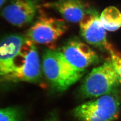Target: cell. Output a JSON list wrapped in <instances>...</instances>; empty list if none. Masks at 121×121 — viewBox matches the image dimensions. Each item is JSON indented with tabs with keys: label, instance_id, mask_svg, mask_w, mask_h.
<instances>
[{
	"label": "cell",
	"instance_id": "cell-1",
	"mask_svg": "<svg viewBox=\"0 0 121 121\" xmlns=\"http://www.w3.org/2000/svg\"><path fill=\"white\" fill-rule=\"evenodd\" d=\"M41 68L35 43L26 36L11 34L0 39V83L38 82Z\"/></svg>",
	"mask_w": 121,
	"mask_h": 121
},
{
	"label": "cell",
	"instance_id": "cell-2",
	"mask_svg": "<svg viewBox=\"0 0 121 121\" xmlns=\"http://www.w3.org/2000/svg\"><path fill=\"white\" fill-rule=\"evenodd\" d=\"M42 70L52 87L58 91L67 90L78 81L85 72L71 65L60 50L51 49L43 53Z\"/></svg>",
	"mask_w": 121,
	"mask_h": 121
},
{
	"label": "cell",
	"instance_id": "cell-3",
	"mask_svg": "<svg viewBox=\"0 0 121 121\" xmlns=\"http://www.w3.org/2000/svg\"><path fill=\"white\" fill-rule=\"evenodd\" d=\"M80 104L73 109L79 121H115L119 116L121 96L117 91Z\"/></svg>",
	"mask_w": 121,
	"mask_h": 121
},
{
	"label": "cell",
	"instance_id": "cell-4",
	"mask_svg": "<svg viewBox=\"0 0 121 121\" xmlns=\"http://www.w3.org/2000/svg\"><path fill=\"white\" fill-rule=\"evenodd\" d=\"M120 84L110 59L92 70L85 78L79 89L84 98H97L115 91Z\"/></svg>",
	"mask_w": 121,
	"mask_h": 121
},
{
	"label": "cell",
	"instance_id": "cell-5",
	"mask_svg": "<svg viewBox=\"0 0 121 121\" xmlns=\"http://www.w3.org/2000/svg\"><path fill=\"white\" fill-rule=\"evenodd\" d=\"M68 28L64 20L43 15L30 26L26 36L34 43L45 45L50 49H54L56 41Z\"/></svg>",
	"mask_w": 121,
	"mask_h": 121
},
{
	"label": "cell",
	"instance_id": "cell-6",
	"mask_svg": "<svg viewBox=\"0 0 121 121\" xmlns=\"http://www.w3.org/2000/svg\"><path fill=\"white\" fill-rule=\"evenodd\" d=\"M80 34L87 43L108 53L114 47L107 39L99 13L90 7L79 22Z\"/></svg>",
	"mask_w": 121,
	"mask_h": 121
},
{
	"label": "cell",
	"instance_id": "cell-7",
	"mask_svg": "<svg viewBox=\"0 0 121 121\" xmlns=\"http://www.w3.org/2000/svg\"><path fill=\"white\" fill-rule=\"evenodd\" d=\"M60 51L71 65L80 70L85 71L99 60V56L94 50L77 38L67 41Z\"/></svg>",
	"mask_w": 121,
	"mask_h": 121
},
{
	"label": "cell",
	"instance_id": "cell-8",
	"mask_svg": "<svg viewBox=\"0 0 121 121\" xmlns=\"http://www.w3.org/2000/svg\"><path fill=\"white\" fill-rule=\"evenodd\" d=\"M38 7V0H13L3 9L1 15L11 24L22 27L33 20Z\"/></svg>",
	"mask_w": 121,
	"mask_h": 121
},
{
	"label": "cell",
	"instance_id": "cell-9",
	"mask_svg": "<svg viewBox=\"0 0 121 121\" xmlns=\"http://www.w3.org/2000/svg\"><path fill=\"white\" fill-rule=\"evenodd\" d=\"M46 6L54 9L65 20L71 22H80L90 8L82 0H58L46 4Z\"/></svg>",
	"mask_w": 121,
	"mask_h": 121
},
{
	"label": "cell",
	"instance_id": "cell-10",
	"mask_svg": "<svg viewBox=\"0 0 121 121\" xmlns=\"http://www.w3.org/2000/svg\"><path fill=\"white\" fill-rule=\"evenodd\" d=\"M101 22L104 29L110 31L117 30L121 26V13L114 6L104 9L99 16Z\"/></svg>",
	"mask_w": 121,
	"mask_h": 121
},
{
	"label": "cell",
	"instance_id": "cell-11",
	"mask_svg": "<svg viewBox=\"0 0 121 121\" xmlns=\"http://www.w3.org/2000/svg\"><path fill=\"white\" fill-rule=\"evenodd\" d=\"M22 113L17 108L0 109V121H22Z\"/></svg>",
	"mask_w": 121,
	"mask_h": 121
},
{
	"label": "cell",
	"instance_id": "cell-12",
	"mask_svg": "<svg viewBox=\"0 0 121 121\" xmlns=\"http://www.w3.org/2000/svg\"><path fill=\"white\" fill-rule=\"evenodd\" d=\"M110 60L117 72L119 82L121 85V54L116 51L114 48L109 52Z\"/></svg>",
	"mask_w": 121,
	"mask_h": 121
},
{
	"label": "cell",
	"instance_id": "cell-13",
	"mask_svg": "<svg viewBox=\"0 0 121 121\" xmlns=\"http://www.w3.org/2000/svg\"><path fill=\"white\" fill-rule=\"evenodd\" d=\"M44 121H59V120H58V119H57L56 118L51 117V118H49L48 119L45 120Z\"/></svg>",
	"mask_w": 121,
	"mask_h": 121
},
{
	"label": "cell",
	"instance_id": "cell-14",
	"mask_svg": "<svg viewBox=\"0 0 121 121\" xmlns=\"http://www.w3.org/2000/svg\"><path fill=\"white\" fill-rule=\"evenodd\" d=\"M7 0H0V8L1 7V6L4 4V2L6 1Z\"/></svg>",
	"mask_w": 121,
	"mask_h": 121
}]
</instances>
